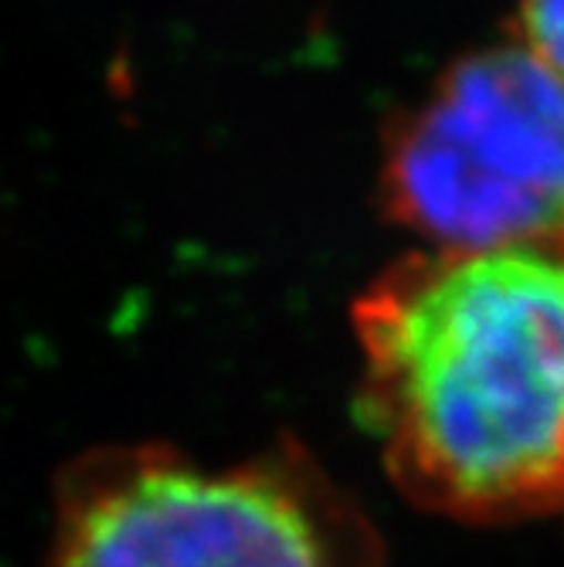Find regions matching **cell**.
Masks as SVG:
<instances>
[{
    "label": "cell",
    "mask_w": 564,
    "mask_h": 567,
    "mask_svg": "<svg viewBox=\"0 0 564 567\" xmlns=\"http://www.w3.org/2000/svg\"><path fill=\"white\" fill-rule=\"evenodd\" d=\"M391 483L463 524L564 509V245L432 248L353 302Z\"/></svg>",
    "instance_id": "6da1fadb"
},
{
    "label": "cell",
    "mask_w": 564,
    "mask_h": 567,
    "mask_svg": "<svg viewBox=\"0 0 564 567\" xmlns=\"http://www.w3.org/2000/svg\"><path fill=\"white\" fill-rule=\"evenodd\" d=\"M48 567H381V544L289 442L228 462L146 442L65 470Z\"/></svg>",
    "instance_id": "7a4b0ae2"
},
{
    "label": "cell",
    "mask_w": 564,
    "mask_h": 567,
    "mask_svg": "<svg viewBox=\"0 0 564 567\" xmlns=\"http://www.w3.org/2000/svg\"><path fill=\"white\" fill-rule=\"evenodd\" d=\"M381 194L435 248L564 245V85L521 44L459 59L391 130Z\"/></svg>",
    "instance_id": "3957f363"
},
{
    "label": "cell",
    "mask_w": 564,
    "mask_h": 567,
    "mask_svg": "<svg viewBox=\"0 0 564 567\" xmlns=\"http://www.w3.org/2000/svg\"><path fill=\"white\" fill-rule=\"evenodd\" d=\"M521 48L564 85V0H524L517 14Z\"/></svg>",
    "instance_id": "277c9868"
}]
</instances>
